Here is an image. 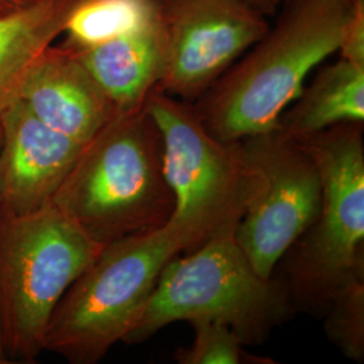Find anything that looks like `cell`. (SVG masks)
Listing matches in <instances>:
<instances>
[{"mask_svg": "<svg viewBox=\"0 0 364 364\" xmlns=\"http://www.w3.org/2000/svg\"><path fill=\"white\" fill-rule=\"evenodd\" d=\"M39 0H0V16L18 13Z\"/></svg>", "mask_w": 364, "mask_h": 364, "instance_id": "obj_19", "label": "cell"}, {"mask_svg": "<svg viewBox=\"0 0 364 364\" xmlns=\"http://www.w3.org/2000/svg\"><path fill=\"white\" fill-rule=\"evenodd\" d=\"M41 122L87 144L119 115L69 46H49L27 73L18 95Z\"/></svg>", "mask_w": 364, "mask_h": 364, "instance_id": "obj_11", "label": "cell"}, {"mask_svg": "<svg viewBox=\"0 0 364 364\" xmlns=\"http://www.w3.org/2000/svg\"><path fill=\"white\" fill-rule=\"evenodd\" d=\"M158 1H159V0H158Z\"/></svg>", "mask_w": 364, "mask_h": 364, "instance_id": "obj_22", "label": "cell"}, {"mask_svg": "<svg viewBox=\"0 0 364 364\" xmlns=\"http://www.w3.org/2000/svg\"><path fill=\"white\" fill-rule=\"evenodd\" d=\"M164 46L158 90L195 103L267 31V16L242 0H159Z\"/></svg>", "mask_w": 364, "mask_h": 364, "instance_id": "obj_9", "label": "cell"}, {"mask_svg": "<svg viewBox=\"0 0 364 364\" xmlns=\"http://www.w3.org/2000/svg\"><path fill=\"white\" fill-rule=\"evenodd\" d=\"M351 122H364V65L338 58L304 87L275 129L297 139Z\"/></svg>", "mask_w": 364, "mask_h": 364, "instance_id": "obj_13", "label": "cell"}, {"mask_svg": "<svg viewBox=\"0 0 364 364\" xmlns=\"http://www.w3.org/2000/svg\"><path fill=\"white\" fill-rule=\"evenodd\" d=\"M144 108L162 139L164 171L176 203L169 223L189 239L193 250L242 216L247 176L237 141L218 139L192 103L158 88L149 95Z\"/></svg>", "mask_w": 364, "mask_h": 364, "instance_id": "obj_7", "label": "cell"}, {"mask_svg": "<svg viewBox=\"0 0 364 364\" xmlns=\"http://www.w3.org/2000/svg\"><path fill=\"white\" fill-rule=\"evenodd\" d=\"M245 3H247L248 6L254 7L255 10H258L263 15H272L278 11L282 0H242Z\"/></svg>", "mask_w": 364, "mask_h": 364, "instance_id": "obj_20", "label": "cell"}, {"mask_svg": "<svg viewBox=\"0 0 364 364\" xmlns=\"http://www.w3.org/2000/svg\"><path fill=\"white\" fill-rule=\"evenodd\" d=\"M195 340L189 348H180L176 360L181 364L274 363L266 358L243 351L240 338L234 331L218 321L195 320Z\"/></svg>", "mask_w": 364, "mask_h": 364, "instance_id": "obj_17", "label": "cell"}, {"mask_svg": "<svg viewBox=\"0 0 364 364\" xmlns=\"http://www.w3.org/2000/svg\"><path fill=\"white\" fill-rule=\"evenodd\" d=\"M158 0H81L66 22L64 45L85 49L149 23Z\"/></svg>", "mask_w": 364, "mask_h": 364, "instance_id": "obj_15", "label": "cell"}, {"mask_svg": "<svg viewBox=\"0 0 364 364\" xmlns=\"http://www.w3.org/2000/svg\"><path fill=\"white\" fill-rule=\"evenodd\" d=\"M103 246L54 204L15 216L0 210V338L7 359L43 351L52 313Z\"/></svg>", "mask_w": 364, "mask_h": 364, "instance_id": "obj_5", "label": "cell"}, {"mask_svg": "<svg viewBox=\"0 0 364 364\" xmlns=\"http://www.w3.org/2000/svg\"><path fill=\"white\" fill-rule=\"evenodd\" d=\"M81 0H39L0 16V115L18 99L27 73L53 42Z\"/></svg>", "mask_w": 364, "mask_h": 364, "instance_id": "obj_14", "label": "cell"}, {"mask_svg": "<svg viewBox=\"0 0 364 364\" xmlns=\"http://www.w3.org/2000/svg\"><path fill=\"white\" fill-rule=\"evenodd\" d=\"M247 176L245 207L235 237L266 278L316 220L321 178L309 153L274 129L237 141Z\"/></svg>", "mask_w": 364, "mask_h": 364, "instance_id": "obj_8", "label": "cell"}, {"mask_svg": "<svg viewBox=\"0 0 364 364\" xmlns=\"http://www.w3.org/2000/svg\"><path fill=\"white\" fill-rule=\"evenodd\" d=\"M312 156L321 178L316 220L290 247L293 304L326 311L340 287L363 274V122L341 123L296 139Z\"/></svg>", "mask_w": 364, "mask_h": 364, "instance_id": "obj_6", "label": "cell"}, {"mask_svg": "<svg viewBox=\"0 0 364 364\" xmlns=\"http://www.w3.org/2000/svg\"><path fill=\"white\" fill-rule=\"evenodd\" d=\"M239 221L216 230L166 263L124 343H139L176 321L210 320L243 344L262 343L294 312L287 285L262 277L237 245Z\"/></svg>", "mask_w": 364, "mask_h": 364, "instance_id": "obj_3", "label": "cell"}, {"mask_svg": "<svg viewBox=\"0 0 364 364\" xmlns=\"http://www.w3.org/2000/svg\"><path fill=\"white\" fill-rule=\"evenodd\" d=\"M84 146L15 99L0 115V210L22 216L52 204Z\"/></svg>", "mask_w": 364, "mask_h": 364, "instance_id": "obj_10", "label": "cell"}, {"mask_svg": "<svg viewBox=\"0 0 364 364\" xmlns=\"http://www.w3.org/2000/svg\"><path fill=\"white\" fill-rule=\"evenodd\" d=\"M117 114L144 108L162 75L164 46L156 16L129 34L85 49H73Z\"/></svg>", "mask_w": 364, "mask_h": 364, "instance_id": "obj_12", "label": "cell"}, {"mask_svg": "<svg viewBox=\"0 0 364 364\" xmlns=\"http://www.w3.org/2000/svg\"><path fill=\"white\" fill-rule=\"evenodd\" d=\"M3 363H9V360H7V358H6V355H4V351H3V347H1V338H0V364Z\"/></svg>", "mask_w": 364, "mask_h": 364, "instance_id": "obj_21", "label": "cell"}, {"mask_svg": "<svg viewBox=\"0 0 364 364\" xmlns=\"http://www.w3.org/2000/svg\"><path fill=\"white\" fill-rule=\"evenodd\" d=\"M364 274L338 289L326 308V332L348 359L364 358Z\"/></svg>", "mask_w": 364, "mask_h": 364, "instance_id": "obj_16", "label": "cell"}, {"mask_svg": "<svg viewBox=\"0 0 364 364\" xmlns=\"http://www.w3.org/2000/svg\"><path fill=\"white\" fill-rule=\"evenodd\" d=\"M359 0H282L273 26L193 103L205 129L236 142L277 127L305 80L340 43Z\"/></svg>", "mask_w": 364, "mask_h": 364, "instance_id": "obj_1", "label": "cell"}, {"mask_svg": "<svg viewBox=\"0 0 364 364\" xmlns=\"http://www.w3.org/2000/svg\"><path fill=\"white\" fill-rule=\"evenodd\" d=\"M53 204L103 247L169 223L174 196L146 108L119 114L82 147Z\"/></svg>", "mask_w": 364, "mask_h": 364, "instance_id": "obj_2", "label": "cell"}, {"mask_svg": "<svg viewBox=\"0 0 364 364\" xmlns=\"http://www.w3.org/2000/svg\"><path fill=\"white\" fill-rule=\"evenodd\" d=\"M340 58L364 65V0H359L338 48Z\"/></svg>", "mask_w": 364, "mask_h": 364, "instance_id": "obj_18", "label": "cell"}, {"mask_svg": "<svg viewBox=\"0 0 364 364\" xmlns=\"http://www.w3.org/2000/svg\"><path fill=\"white\" fill-rule=\"evenodd\" d=\"M191 250L171 223L105 246L53 311L43 351L75 364L102 360L130 332L166 263Z\"/></svg>", "mask_w": 364, "mask_h": 364, "instance_id": "obj_4", "label": "cell"}]
</instances>
